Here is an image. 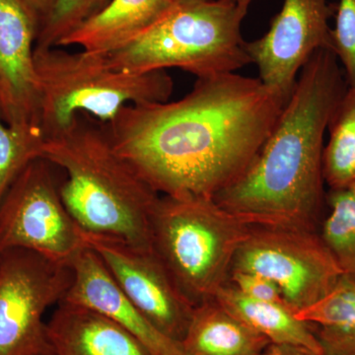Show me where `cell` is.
I'll use <instances>...</instances> for the list:
<instances>
[{"label": "cell", "instance_id": "obj_14", "mask_svg": "<svg viewBox=\"0 0 355 355\" xmlns=\"http://www.w3.org/2000/svg\"><path fill=\"white\" fill-rule=\"evenodd\" d=\"M46 329L51 355H151L109 318L73 303H58Z\"/></svg>", "mask_w": 355, "mask_h": 355}, {"label": "cell", "instance_id": "obj_3", "mask_svg": "<svg viewBox=\"0 0 355 355\" xmlns=\"http://www.w3.org/2000/svg\"><path fill=\"white\" fill-rule=\"evenodd\" d=\"M42 158L64 170L60 197L83 232L153 250L151 216L160 195L116 151L106 123L77 114L46 137Z\"/></svg>", "mask_w": 355, "mask_h": 355}, {"label": "cell", "instance_id": "obj_1", "mask_svg": "<svg viewBox=\"0 0 355 355\" xmlns=\"http://www.w3.org/2000/svg\"><path fill=\"white\" fill-rule=\"evenodd\" d=\"M289 98L259 77L219 74L178 101L128 105L106 127L159 195L212 198L249 167Z\"/></svg>", "mask_w": 355, "mask_h": 355}, {"label": "cell", "instance_id": "obj_23", "mask_svg": "<svg viewBox=\"0 0 355 355\" xmlns=\"http://www.w3.org/2000/svg\"><path fill=\"white\" fill-rule=\"evenodd\" d=\"M331 39V51L343 64L347 86L355 89V0H340Z\"/></svg>", "mask_w": 355, "mask_h": 355}, {"label": "cell", "instance_id": "obj_11", "mask_svg": "<svg viewBox=\"0 0 355 355\" xmlns=\"http://www.w3.org/2000/svg\"><path fill=\"white\" fill-rule=\"evenodd\" d=\"M336 8L328 0H284L265 36L246 44L261 83L291 97L313 53L331 51L329 20Z\"/></svg>", "mask_w": 355, "mask_h": 355}, {"label": "cell", "instance_id": "obj_13", "mask_svg": "<svg viewBox=\"0 0 355 355\" xmlns=\"http://www.w3.org/2000/svg\"><path fill=\"white\" fill-rule=\"evenodd\" d=\"M72 282L65 302L94 310L125 329L139 340L151 355H188L181 343L168 338L123 293L106 266L85 246L71 263Z\"/></svg>", "mask_w": 355, "mask_h": 355}, {"label": "cell", "instance_id": "obj_12", "mask_svg": "<svg viewBox=\"0 0 355 355\" xmlns=\"http://www.w3.org/2000/svg\"><path fill=\"white\" fill-rule=\"evenodd\" d=\"M38 28V17L23 0H0V110L8 125H40Z\"/></svg>", "mask_w": 355, "mask_h": 355}, {"label": "cell", "instance_id": "obj_24", "mask_svg": "<svg viewBox=\"0 0 355 355\" xmlns=\"http://www.w3.org/2000/svg\"><path fill=\"white\" fill-rule=\"evenodd\" d=\"M228 282L248 297L256 300L284 303L279 287L272 280L266 279L263 275L233 270L229 275Z\"/></svg>", "mask_w": 355, "mask_h": 355}, {"label": "cell", "instance_id": "obj_20", "mask_svg": "<svg viewBox=\"0 0 355 355\" xmlns=\"http://www.w3.org/2000/svg\"><path fill=\"white\" fill-rule=\"evenodd\" d=\"M328 216L319 234L343 273L355 277V183L327 193Z\"/></svg>", "mask_w": 355, "mask_h": 355}, {"label": "cell", "instance_id": "obj_7", "mask_svg": "<svg viewBox=\"0 0 355 355\" xmlns=\"http://www.w3.org/2000/svg\"><path fill=\"white\" fill-rule=\"evenodd\" d=\"M85 246L83 231L60 197L53 165L35 159L0 202V254L26 250L71 266Z\"/></svg>", "mask_w": 355, "mask_h": 355}, {"label": "cell", "instance_id": "obj_19", "mask_svg": "<svg viewBox=\"0 0 355 355\" xmlns=\"http://www.w3.org/2000/svg\"><path fill=\"white\" fill-rule=\"evenodd\" d=\"M323 153V176L329 190L355 183V89L347 88L328 123Z\"/></svg>", "mask_w": 355, "mask_h": 355}, {"label": "cell", "instance_id": "obj_21", "mask_svg": "<svg viewBox=\"0 0 355 355\" xmlns=\"http://www.w3.org/2000/svg\"><path fill=\"white\" fill-rule=\"evenodd\" d=\"M44 139L40 125H8L0 110V202L23 170L42 158Z\"/></svg>", "mask_w": 355, "mask_h": 355}, {"label": "cell", "instance_id": "obj_18", "mask_svg": "<svg viewBox=\"0 0 355 355\" xmlns=\"http://www.w3.org/2000/svg\"><path fill=\"white\" fill-rule=\"evenodd\" d=\"M295 316L312 326L324 355H355V277L343 273L326 297Z\"/></svg>", "mask_w": 355, "mask_h": 355}, {"label": "cell", "instance_id": "obj_16", "mask_svg": "<svg viewBox=\"0 0 355 355\" xmlns=\"http://www.w3.org/2000/svg\"><path fill=\"white\" fill-rule=\"evenodd\" d=\"M270 345L216 299L195 307L182 342L188 355H261Z\"/></svg>", "mask_w": 355, "mask_h": 355}, {"label": "cell", "instance_id": "obj_25", "mask_svg": "<svg viewBox=\"0 0 355 355\" xmlns=\"http://www.w3.org/2000/svg\"><path fill=\"white\" fill-rule=\"evenodd\" d=\"M263 355H321L309 349L297 345L270 343Z\"/></svg>", "mask_w": 355, "mask_h": 355}, {"label": "cell", "instance_id": "obj_27", "mask_svg": "<svg viewBox=\"0 0 355 355\" xmlns=\"http://www.w3.org/2000/svg\"><path fill=\"white\" fill-rule=\"evenodd\" d=\"M238 1L243 2V3H247V4H251V2L253 1V0H238Z\"/></svg>", "mask_w": 355, "mask_h": 355}, {"label": "cell", "instance_id": "obj_28", "mask_svg": "<svg viewBox=\"0 0 355 355\" xmlns=\"http://www.w3.org/2000/svg\"><path fill=\"white\" fill-rule=\"evenodd\" d=\"M261 355H263V354H261Z\"/></svg>", "mask_w": 355, "mask_h": 355}, {"label": "cell", "instance_id": "obj_4", "mask_svg": "<svg viewBox=\"0 0 355 355\" xmlns=\"http://www.w3.org/2000/svg\"><path fill=\"white\" fill-rule=\"evenodd\" d=\"M249 6L238 0H174L148 29L103 55L113 69L130 73L172 67L198 78L232 73L252 64L241 35Z\"/></svg>", "mask_w": 355, "mask_h": 355}, {"label": "cell", "instance_id": "obj_17", "mask_svg": "<svg viewBox=\"0 0 355 355\" xmlns=\"http://www.w3.org/2000/svg\"><path fill=\"white\" fill-rule=\"evenodd\" d=\"M216 300L270 343L297 345L324 355L312 326L299 320L284 303L248 297L229 282L217 292Z\"/></svg>", "mask_w": 355, "mask_h": 355}, {"label": "cell", "instance_id": "obj_8", "mask_svg": "<svg viewBox=\"0 0 355 355\" xmlns=\"http://www.w3.org/2000/svg\"><path fill=\"white\" fill-rule=\"evenodd\" d=\"M233 270L272 280L294 313L326 297L343 275L319 232L256 226L235 254Z\"/></svg>", "mask_w": 355, "mask_h": 355}, {"label": "cell", "instance_id": "obj_6", "mask_svg": "<svg viewBox=\"0 0 355 355\" xmlns=\"http://www.w3.org/2000/svg\"><path fill=\"white\" fill-rule=\"evenodd\" d=\"M252 226L214 198L160 195L151 216L153 249L191 305L216 299Z\"/></svg>", "mask_w": 355, "mask_h": 355}, {"label": "cell", "instance_id": "obj_26", "mask_svg": "<svg viewBox=\"0 0 355 355\" xmlns=\"http://www.w3.org/2000/svg\"><path fill=\"white\" fill-rule=\"evenodd\" d=\"M23 1L31 8L33 12L36 14L40 21L50 11L53 0H23Z\"/></svg>", "mask_w": 355, "mask_h": 355}, {"label": "cell", "instance_id": "obj_15", "mask_svg": "<svg viewBox=\"0 0 355 355\" xmlns=\"http://www.w3.org/2000/svg\"><path fill=\"white\" fill-rule=\"evenodd\" d=\"M174 0H110L108 4L62 40L58 46L108 53L153 26Z\"/></svg>", "mask_w": 355, "mask_h": 355}, {"label": "cell", "instance_id": "obj_5", "mask_svg": "<svg viewBox=\"0 0 355 355\" xmlns=\"http://www.w3.org/2000/svg\"><path fill=\"white\" fill-rule=\"evenodd\" d=\"M34 62L44 137L69 127L78 114L108 123L128 105L169 101L174 90L166 70L121 71L113 69L103 53L35 48Z\"/></svg>", "mask_w": 355, "mask_h": 355}, {"label": "cell", "instance_id": "obj_22", "mask_svg": "<svg viewBox=\"0 0 355 355\" xmlns=\"http://www.w3.org/2000/svg\"><path fill=\"white\" fill-rule=\"evenodd\" d=\"M109 2L110 0H53L50 11L39 21L35 48L58 46L62 40Z\"/></svg>", "mask_w": 355, "mask_h": 355}, {"label": "cell", "instance_id": "obj_9", "mask_svg": "<svg viewBox=\"0 0 355 355\" xmlns=\"http://www.w3.org/2000/svg\"><path fill=\"white\" fill-rule=\"evenodd\" d=\"M71 266L26 250L0 254V355H51L46 310L65 297Z\"/></svg>", "mask_w": 355, "mask_h": 355}, {"label": "cell", "instance_id": "obj_2", "mask_svg": "<svg viewBox=\"0 0 355 355\" xmlns=\"http://www.w3.org/2000/svg\"><path fill=\"white\" fill-rule=\"evenodd\" d=\"M347 88L335 53H313L261 150L214 202L251 226L319 232L324 133Z\"/></svg>", "mask_w": 355, "mask_h": 355}, {"label": "cell", "instance_id": "obj_10", "mask_svg": "<svg viewBox=\"0 0 355 355\" xmlns=\"http://www.w3.org/2000/svg\"><path fill=\"white\" fill-rule=\"evenodd\" d=\"M86 246L98 254L128 299L168 338L183 342L195 306L184 297L153 250L116 238L83 232Z\"/></svg>", "mask_w": 355, "mask_h": 355}]
</instances>
